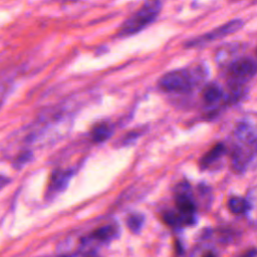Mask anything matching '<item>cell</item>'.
<instances>
[{"instance_id":"20","label":"cell","mask_w":257,"mask_h":257,"mask_svg":"<svg viewBox=\"0 0 257 257\" xmlns=\"http://www.w3.org/2000/svg\"><path fill=\"white\" fill-rule=\"evenodd\" d=\"M90 257H96V256H90Z\"/></svg>"},{"instance_id":"15","label":"cell","mask_w":257,"mask_h":257,"mask_svg":"<svg viewBox=\"0 0 257 257\" xmlns=\"http://www.w3.org/2000/svg\"><path fill=\"white\" fill-rule=\"evenodd\" d=\"M144 222H145V217L139 213L131 214L126 219L127 227L135 233H138L142 229Z\"/></svg>"},{"instance_id":"9","label":"cell","mask_w":257,"mask_h":257,"mask_svg":"<svg viewBox=\"0 0 257 257\" xmlns=\"http://www.w3.org/2000/svg\"><path fill=\"white\" fill-rule=\"evenodd\" d=\"M73 175L72 171L66 170V171H55L52 174L51 177V182H50V192H59L62 189H64L66 187V185L68 184L69 179L71 178V176Z\"/></svg>"},{"instance_id":"21","label":"cell","mask_w":257,"mask_h":257,"mask_svg":"<svg viewBox=\"0 0 257 257\" xmlns=\"http://www.w3.org/2000/svg\"><path fill=\"white\" fill-rule=\"evenodd\" d=\"M61 257H66V256H61Z\"/></svg>"},{"instance_id":"10","label":"cell","mask_w":257,"mask_h":257,"mask_svg":"<svg viewBox=\"0 0 257 257\" xmlns=\"http://www.w3.org/2000/svg\"><path fill=\"white\" fill-rule=\"evenodd\" d=\"M113 133L112 126L107 122H98L94 124L90 132V137L94 143H102L109 139Z\"/></svg>"},{"instance_id":"5","label":"cell","mask_w":257,"mask_h":257,"mask_svg":"<svg viewBox=\"0 0 257 257\" xmlns=\"http://www.w3.org/2000/svg\"><path fill=\"white\" fill-rule=\"evenodd\" d=\"M175 202L179 213L189 218H195L196 205L193 199L191 187L187 182L178 184L175 193Z\"/></svg>"},{"instance_id":"16","label":"cell","mask_w":257,"mask_h":257,"mask_svg":"<svg viewBox=\"0 0 257 257\" xmlns=\"http://www.w3.org/2000/svg\"><path fill=\"white\" fill-rule=\"evenodd\" d=\"M31 152H23L20 155L17 156V158L14 160V166L19 168L21 166H23L27 161L30 160L31 158Z\"/></svg>"},{"instance_id":"11","label":"cell","mask_w":257,"mask_h":257,"mask_svg":"<svg viewBox=\"0 0 257 257\" xmlns=\"http://www.w3.org/2000/svg\"><path fill=\"white\" fill-rule=\"evenodd\" d=\"M249 153L250 152H247L242 148H236L232 153V169L235 172L241 173L246 169L248 161L250 160Z\"/></svg>"},{"instance_id":"7","label":"cell","mask_w":257,"mask_h":257,"mask_svg":"<svg viewBox=\"0 0 257 257\" xmlns=\"http://www.w3.org/2000/svg\"><path fill=\"white\" fill-rule=\"evenodd\" d=\"M226 153V148L223 144L215 145L209 152H207L200 160V166L202 169H207L209 166L220 160Z\"/></svg>"},{"instance_id":"19","label":"cell","mask_w":257,"mask_h":257,"mask_svg":"<svg viewBox=\"0 0 257 257\" xmlns=\"http://www.w3.org/2000/svg\"><path fill=\"white\" fill-rule=\"evenodd\" d=\"M202 257H216L212 252H207L206 254H204Z\"/></svg>"},{"instance_id":"14","label":"cell","mask_w":257,"mask_h":257,"mask_svg":"<svg viewBox=\"0 0 257 257\" xmlns=\"http://www.w3.org/2000/svg\"><path fill=\"white\" fill-rule=\"evenodd\" d=\"M235 135L239 141L245 144H252L256 140L253 128L246 122H241L237 125L235 130Z\"/></svg>"},{"instance_id":"4","label":"cell","mask_w":257,"mask_h":257,"mask_svg":"<svg viewBox=\"0 0 257 257\" xmlns=\"http://www.w3.org/2000/svg\"><path fill=\"white\" fill-rule=\"evenodd\" d=\"M242 25H243V22L240 19L231 20V21L224 23L223 25H221V26L199 36V37H196V38L190 40L186 44V46H197V45L209 42V41H214L215 39H218V38L228 36V35L236 32L237 30H239L242 27Z\"/></svg>"},{"instance_id":"6","label":"cell","mask_w":257,"mask_h":257,"mask_svg":"<svg viewBox=\"0 0 257 257\" xmlns=\"http://www.w3.org/2000/svg\"><path fill=\"white\" fill-rule=\"evenodd\" d=\"M117 234H118V227L116 225L109 224V225H105V226L99 227L96 230H94L90 234L89 239L104 243V242H109L112 239L116 238Z\"/></svg>"},{"instance_id":"2","label":"cell","mask_w":257,"mask_h":257,"mask_svg":"<svg viewBox=\"0 0 257 257\" xmlns=\"http://www.w3.org/2000/svg\"><path fill=\"white\" fill-rule=\"evenodd\" d=\"M202 69H178L165 73L159 80V86L167 92L184 93L189 91L201 78Z\"/></svg>"},{"instance_id":"3","label":"cell","mask_w":257,"mask_h":257,"mask_svg":"<svg viewBox=\"0 0 257 257\" xmlns=\"http://www.w3.org/2000/svg\"><path fill=\"white\" fill-rule=\"evenodd\" d=\"M257 73V62L251 58H240L234 61L228 69L229 83L232 89H239Z\"/></svg>"},{"instance_id":"1","label":"cell","mask_w":257,"mask_h":257,"mask_svg":"<svg viewBox=\"0 0 257 257\" xmlns=\"http://www.w3.org/2000/svg\"><path fill=\"white\" fill-rule=\"evenodd\" d=\"M161 9L162 2L160 1L145 2L138 11L122 23L117 35L119 37H126L139 33L156 20Z\"/></svg>"},{"instance_id":"13","label":"cell","mask_w":257,"mask_h":257,"mask_svg":"<svg viewBox=\"0 0 257 257\" xmlns=\"http://www.w3.org/2000/svg\"><path fill=\"white\" fill-rule=\"evenodd\" d=\"M223 96V91L215 84L207 85L202 91V98L206 104H214Z\"/></svg>"},{"instance_id":"12","label":"cell","mask_w":257,"mask_h":257,"mask_svg":"<svg viewBox=\"0 0 257 257\" xmlns=\"http://www.w3.org/2000/svg\"><path fill=\"white\" fill-rule=\"evenodd\" d=\"M228 209L231 213L235 215H241L245 214L250 210V205L248 200L243 199L241 197H231L228 201Z\"/></svg>"},{"instance_id":"18","label":"cell","mask_w":257,"mask_h":257,"mask_svg":"<svg viewBox=\"0 0 257 257\" xmlns=\"http://www.w3.org/2000/svg\"><path fill=\"white\" fill-rule=\"evenodd\" d=\"M9 182H10V180H9L7 177L0 175V190H1L2 188H4Z\"/></svg>"},{"instance_id":"17","label":"cell","mask_w":257,"mask_h":257,"mask_svg":"<svg viewBox=\"0 0 257 257\" xmlns=\"http://www.w3.org/2000/svg\"><path fill=\"white\" fill-rule=\"evenodd\" d=\"M239 257H257V250L256 249H250L244 252L242 255Z\"/></svg>"},{"instance_id":"8","label":"cell","mask_w":257,"mask_h":257,"mask_svg":"<svg viewBox=\"0 0 257 257\" xmlns=\"http://www.w3.org/2000/svg\"><path fill=\"white\" fill-rule=\"evenodd\" d=\"M163 220L167 225L174 227V228H178V227L193 224L195 218L186 217V216L182 215L181 213H179L178 211L177 212L176 211H166L163 214Z\"/></svg>"}]
</instances>
